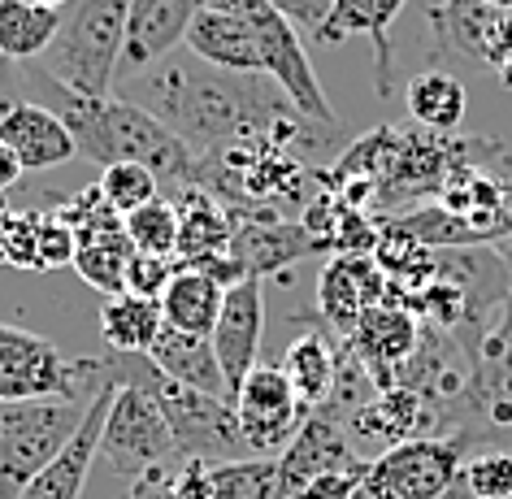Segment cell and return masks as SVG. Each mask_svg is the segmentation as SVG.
Instances as JSON below:
<instances>
[{
    "mask_svg": "<svg viewBox=\"0 0 512 499\" xmlns=\"http://www.w3.org/2000/svg\"><path fill=\"white\" fill-rule=\"evenodd\" d=\"M126 100L144 105L196 152H230L274 144L296 157V148L317 152L322 139L339 135V122H313L265 79V74L217 70L200 57H161L157 66L122 83Z\"/></svg>",
    "mask_w": 512,
    "mask_h": 499,
    "instance_id": "cell-1",
    "label": "cell"
},
{
    "mask_svg": "<svg viewBox=\"0 0 512 499\" xmlns=\"http://www.w3.org/2000/svg\"><path fill=\"white\" fill-rule=\"evenodd\" d=\"M22 83H27V100L53 109L66 122L83 161L100 165V170L135 161V165H148L161 178V187H174V191L196 187L200 152L187 148L144 105H135L126 96H79L70 87H61L57 79H48L40 66H22Z\"/></svg>",
    "mask_w": 512,
    "mask_h": 499,
    "instance_id": "cell-2",
    "label": "cell"
},
{
    "mask_svg": "<svg viewBox=\"0 0 512 499\" xmlns=\"http://www.w3.org/2000/svg\"><path fill=\"white\" fill-rule=\"evenodd\" d=\"M126 14H131V0H70L61 9L53 48L35 66L79 96H113L126 44Z\"/></svg>",
    "mask_w": 512,
    "mask_h": 499,
    "instance_id": "cell-3",
    "label": "cell"
},
{
    "mask_svg": "<svg viewBox=\"0 0 512 499\" xmlns=\"http://www.w3.org/2000/svg\"><path fill=\"white\" fill-rule=\"evenodd\" d=\"M109 382L105 356H61L57 343L0 322V400H74L92 404Z\"/></svg>",
    "mask_w": 512,
    "mask_h": 499,
    "instance_id": "cell-4",
    "label": "cell"
},
{
    "mask_svg": "<svg viewBox=\"0 0 512 499\" xmlns=\"http://www.w3.org/2000/svg\"><path fill=\"white\" fill-rule=\"evenodd\" d=\"M83 413L87 404L74 400H0V499H22L79 430Z\"/></svg>",
    "mask_w": 512,
    "mask_h": 499,
    "instance_id": "cell-5",
    "label": "cell"
},
{
    "mask_svg": "<svg viewBox=\"0 0 512 499\" xmlns=\"http://www.w3.org/2000/svg\"><path fill=\"white\" fill-rule=\"evenodd\" d=\"M209 5L235 9V14L248 22L252 40H256V57H261V74L304 113V118L326 122V126L339 122L326 92H322V83H317V74H313V61L300 44L296 22L283 18L274 5H265V0H209Z\"/></svg>",
    "mask_w": 512,
    "mask_h": 499,
    "instance_id": "cell-6",
    "label": "cell"
},
{
    "mask_svg": "<svg viewBox=\"0 0 512 499\" xmlns=\"http://www.w3.org/2000/svg\"><path fill=\"white\" fill-rule=\"evenodd\" d=\"M473 447L456 434H421L369 456L352 499H443Z\"/></svg>",
    "mask_w": 512,
    "mask_h": 499,
    "instance_id": "cell-7",
    "label": "cell"
},
{
    "mask_svg": "<svg viewBox=\"0 0 512 499\" xmlns=\"http://www.w3.org/2000/svg\"><path fill=\"white\" fill-rule=\"evenodd\" d=\"M508 426H512V296L504 300V309L495 313L491 330L478 343L469 391L452 408L447 434H456L473 452H482L491 443V434Z\"/></svg>",
    "mask_w": 512,
    "mask_h": 499,
    "instance_id": "cell-8",
    "label": "cell"
},
{
    "mask_svg": "<svg viewBox=\"0 0 512 499\" xmlns=\"http://www.w3.org/2000/svg\"><path fill=\"white\" fill-rule=\"evenodd\" d=\"M100 456L118 478L131 482L152 469H165L170 460H183L161 404L135 382H118V395H113L105 421V439H100Z\"/></svg>",
    "mask_w": 512,
    "mask_h": 499,
    "instance_id": "cell-9",
    "label": "cell"
},
{
    "mask_svg": "<svg viewBox=\"0 0 512 499\" xmlns=\"http://www.w3.org/2000/svg\"><path fill=\"white\" fill-rule=\"evenodd\" d=\"M235 413H239V434L248 460H278L287 443L300 434L313 408L300 400L283 365H256L235 391Z\"/></svg>",
    "mask_w": 512,
    "mask_h": 499,
    "instance_id": "cell-10",
    "label": "cell"
},
{
    "mask_svg": "<svg viewBox=\"0 0 512 499\" xmlns=\"http://www.w3.org/2000/svg\"><path fill=\"white\" fill-rule=\"evenodd\" d=\"M365 460L369 456H361L352 447L348 426H339L335 417L313 408L309 421L300 426V434L287 443V452L274 460V499L300 495L304 486H313L317 478H330V473L361 469Z\"/></svg>",
    "mask_w": 512,
    "mask_h": 499,
    "instance_id": "cell-11",
    "label": "cell"
},
{
    "mask_svg": "<svg viewBox=\"0 0 512 499\" xmlns=\"http://www.w3.org/2000/svg\"><path fill=\"white\" fill-rule=\"evenodd\" d=\"M261 335H265V283L261 278H243V283L226 287L222 317L213 326V352L226 374L230 400H235L239 382L261 365Z\"/></svg>",
    "mask_w": 512,
    "mask_h": 499,
    "instance_id": "cell-12",
    "label": "cell"
},
{
    "mask_svg": "<svg viewBox=\"0 0 512 499\" xmlns=\"http://www.w3.org/2000/svg\"><path fill=\"white\" fill-rule=\"evenodd\" d=\"M209 0H131L126 14V44L118 61V83L144 74L157 66L161 57H170L178 44L187 40V27Z\"/></svg>",
    "mask_w": 512,
    "mask_h": 499,
    "instance_id": "cell-13",
    "label": "cell"
},
{
    "mask_svg": "<svg viewBox=\"0 0 512 499\" xmlns=\"http://www.w3.org/2000/svg\"><path fill=\"white\" fill-rule=\"evenodd\" d=\"M343 343L361 356V365L374 374L378 391H391L400 365L417 352V343H421V317L408 309V304L382 300V304H374V309L361 313V322L348 330Z\"/></svg>",
    "mask_w": 512,
    "mask_h": 499,
    "instance_id": "cell-14",
    "label": "cell"
},
{
    "mask_svg": "<svg viewBox=\"0 0 512 499\" xmlns=\"http://www.w3.org/2000/svg\"><path fill=\"white\" fill-rule=\"evenodd\" d=\"M109 369V365H105ZM118 395V378L109 374V382L96 391V400L87 404V413L79 421V430L66 439V447L48 460V469L35 478L22 499H79L87 486V473H92L96 456H100V439H105V421H109V404Z\"/></svg>",
    "mask_w": 512,
    "mask_h": 499,
    "instance_id": "cell-15",
    "label": "cell"
},
{
    "mask_svg": "<svg viewBox=\"0 0 512 499\" xmlns=\"http://www.w3.org/2000/svg\"><path fill=\"white\" fill-rule=\"evenodd\" d=\"M387 300V274L374 257H335L317 278V317L348 339V330L361 322L365 309Z\"/></svg>",
    "mask_w": 512,
    "mask_h": 499,
    "instance_id": "cell-16",
    "label": "cell"
},
{
    "mask_svg": "<svg viewBox=\"0 0 512 499\" xmlns=\"http://www.w3.org/2000/svg\"><path fill=\"white\" fill-rule=\"evenodd\" d=\"M0 144L14 152L22 174L27 170H57V165L79 157L66 122H61L53 109L35 105V100H18V105L0 118Z\"/></svg>",
    "mask_w": 512,
    "mask_h": 499,
    "instance_id": "cell-17",
    "label": "cell"
},
{
    "mask_svg": "<svg viewBox=\"0 0 512 499\" xmlns=\"http://www.w3.org/2000/svg\"><path fill=\"white\" fill-rule=\"evenodd\" d=\"M322 252V239L313 235L309 226H296L287 217H252V222H235V235H230V257L243 265V274L265 278L274 274L278 265H291L300 257H313Z\"/></svg>",
    "mask_w": 512,
    "mask_h": 499,
    "instance_id": "cell-18",
    "label": "cell"
},
{
    "mask_svg": "<svg viewBox=\"0 0 512 499\" xmlns=\"http://www.w3.org/2000/svg\"><path fill=\"white\" fill-rule=\"evenodd\" d=\"M183 48L191 57L209 61L217 70H235V74H261V57H256L252 27L243 22L235 9L222 5H204L196 22L187 27Z\"/></svg>",
    "mask_w": 512,
    "mask_h": 499,
    "instance_id": "cell-19",
    "label": "cell"
},
{
    "mask_svg": "<svg viewBox=\"0 0 512 499\" xmlns=\"http://www.w3.org/2000/svg\"><path fill=\"white\" fill-rule=\"evenodd\" d=\"M408 0H330V14L317 27L322 44H343L348 35H369L378 61V96H391V22Z\"/></svg>",
    "mask_w": 512,
    "mask_h": 499,
    "instance_id": "cell-20",
    "label": "cell"
},
{
    "mask_svg": "<svg viewBox=\"0 0 512 499\" xmlns=\"http://www.w3.org/2000/svg\"><path fill=\"white\" fill-rule=\"evenodd\" d=\"M348 434H352V447L356 443H382V452L404 439H421V434H434V417L430 408L421 404L417 391L408 387H391V391H378L361 413L348 421Z\"/></svg>",
    "mask_w": 512,
    "mask_h": 499,
    "instance_id": "cell-21",
    "label": "cell"
},
{
    "mask_svg": "<svg viewBox=\"0 0 512 499\" xmlns=\"http://www.w3.org/2000/svg\"><path fill=\"white\" fill-rule=\"evenodd\" d=\"M504 18L508 14L491 9L486 0H443V5L430 9V31H434L439 53H456V57H469L486 66Z\"/></svg>",
    "mask_w": 512,
    "mask_h": 499,
    "instance_id": "cell-22",
    "label": "cell"
},
{
    "mask_svg": "<svg viewBox=\"0 0 512 499\" xmlns=\"http://www.w3.org/2000/svg\"><path fill=\"white\" fill-rule=\"evenodd\" d=\"M148 361L161 369L165 378L183 382V387H196L204 395H222L230 400V387H226V374L217 365V352H213V339L204 335H183V330L165 326L157 343L148 348ZM235 404V400H230Z\"/></svg>",
    "mask_w": 512,
    "mask_h": 499,
    "instance_id": "cell-23",
    "label": "cell"
},
{
    "mask_svg": "<svg viewBox=\"0 0 512 499\" xmlns=\"http://www.w3.org/2000/svg\"><path fill=\"white\" fill-rule=\"evenodd\" d=\"M222 304H226V287L213 274L196 270V265H178V274L170 278V287L161 296V317L165 326L183 330V335L209 339L217 317H222Z\"/></svg>",
    "mask_w": 512,
    "mask_h": 499,
    "instance_id": "cell-24",
    "label": "cell"
},
{
    "mask_svg": "<svg viewBox=\"0 0 512 499\" xmlns=\"http://www.w3.org/2000/svg\"><path fill=\"white\" fill-rule=\"evenodd\" d=\"M339 335L326 322L304 330L287 343L283 352V374L291 378V387L309 408H322L330 387H335V369H339Z\"/></svg>",
    "mask_w": 512,
    "mask_h": 499,
    "instance_id": "cell-25",
    "label": "cell"
},
{
    "mask_svg": "<svg viewBox=\"0 0 512 499\" xmlns=\"http://www.w3.org/2000/svg\"><path fill=\"white\" fill-rule=\"evenodd\" d=\"M61 31V9L35 0H0V53L18 66H35Z\"/></svg>",
    "mask_w": 512,
    "mask_h": 499,
    "instance_id": "cell-26",
    "label": "cell"
},
{
    "mask_svg": "<svg viewBox=\"0 0 512 499\" xmlns=\"http://www.w3.org/2000/svg\"><path fill=\"white\" fill-rule=\"evenodd\" d=\"M178 217H183V230H178V261L183 265L230 252L235 222H230V213L217 200L204 196V191H178Z\"/></svg>",
    "mask_w": 512,
    "mask_h": 499,
    "instance_id": "cell-27",
    "label": "cell"
},
{
    "mask_svg": "<svg viewBox=\"0 0 512 499\" xmlns=\"http://www.w3.org/2000/svg\"><path fill=\"white\" fill-rule=\"evenodd\" d=\"M408 113H413L417 126L426 131H439V135H456V126L465 122V109H469V96H465V83L447 70H421L413 74L408 83Z\"/></svg>",
    "mask_w": 512,
    "mask_h": 499,
    "instance_id": "cell-28",
    "label": "cell"
},
{
    "mask_svg": "<svg viewBox=\"0 0 512 499\" xmlns=\"http://www.w3.org/2000/svg\"><path fill=\"white\" fill-rule=\"evenodd\" d=\"M161 330H165L161 300L122 291V296H109L105 309H100V335H105L113 352H148Z\"/></svg>",
    "mask_w": 512,
    "mask_h": 499,
    "instance_id": "cell-29",
    "label": "cell"
},
{
    "mask_svg": "<svg viewBox=\"0 0 512 499\" xmlns=\"http://www.w3.org/2000/svg\"><path fill=\"white\" fill-rule=\"evenodd\" d=\"M131 257H135V243H131L126 230H118V235L79 243V252H74V270H79L83 283H92L100 296H122Z\"/></svg>",
    "mask_w": 512,
    "mask_h": 499,
    "instance_id": "cell-30",
    "label": "cell"
},
{
    "mask_svg": "<svg viewBox=\"0 0 512 499\" xmlns=\"http://www.w3.org/2000/svg\"><path fill=\"white\" fill-rule=\"evenodd\" d=\"M178 230H183V217H178L174 200H148L144 209L126 213V235H131L135 252H152V257H178Z\"/></svg>",
    "mask_w": 512,
    "mask_h": 499,
    "instance_id": "cell-31",
    "label": "cell"
},
{
    "mask_svg": "<svg viewBox=\"0 0 512 499\" xmlns=\"http://www.w3.org/2000/svg\"><path fill=\"white\" fill-rule=\"evenodd\" d=\"M465 499H512V452L504 447H482L469 452L460 465Z\"/></svg>",
    "mask_w": 512,
    "mask_h": 499,
    "instance_id": "cell-32",
    "label": "cell"
},
{
    "mask_svg": "<svg viewBox=\"0 0 512 499\" xmlns=\"http://www.w3.org/2000/svg\"><path fill=\"white\" fill-rule=\"evenodd\" d=\"M100 191H105V200L118 209L122 217L144 209L148 200L161 196V178L148 170V165H135V161H122V165H109V170H100Z\"/></svg>",
    "mask_w": 512,
    "mask_h": 499,
    "instance_id": "cell-33",
    "label": "cell"
},
{
    "mask_svg": "<svg viewBox=\"0 0 512 499\" xmlns=\"http://www.w3.org/2000/svg\"><path fill=\"white\" fill-rule=\"evenodd\" d=\"M5 265H14V270H40V213H9Z\"/></svg>",
    "mask_w": 512,
    "mask_h": 499,
    "instance_id": "cell-34",
    "label": "cell"
},
{
    "mask_svg": "<svg viewBox=\"0 0 512 499\" xmlns=\"http://www.w3.org/2000/svg\"><path fill=\"white\" fill-rule=\"evenodd\" d=\"M178 274V257H152V252H135L126 265V291L144 300H161L170 278Z\"/></svg>",
    "mask_w": 512,
    "mask_h": 499,
    "instance_id": "cell-35",
    "label": "cell"
},
{
    "mask_svg": "<svg viewBox=\"0 0 512 499\" xmlns=\"http://www.w3.org/2000/svg\"><path fill=\"white\" fill-rule=\"evenodd\" d=\"M74 252H79V235H74V226L61 217V209L40 213V270L74 265Z\"/></svg>",
    "mask_w": 512,
    "mask_h": 499,
    "instance_id": "cell-36",
    "label": "cell"
},
{
    "mask_svg": "<svg viewBox=\"0 0 512 499\" xmlns=\"http://www.w3.org/2000/svg\"><path fill=\"white\" fill-rule=\"evenodd\" d=\"M265 5H274L283 18H291L296 27H309L313 35L330 14V0H265Z\"/></svg>",
    "mask_w": 512,
    "mask_h": 499,
    "instance_id": "cell-37",
    "label": "cell"
},
{
    "mask_svg": "<svg viewBox=\"0 0 512 499\" xmlns=\"http://www.w3.org/2000/svg\"><path fill=\"white\" fill-rule=\"evenodd\" d=\"M18 100H27V83H22V66H18V61H9L5 53H0V118H5V113L14 109Z\"/></svg>",
    "mask_w": 512,
    "mask_h": 499,
    "instance_id": "cell-38",
    "label": "cell"
},
{
    "mask_svg": "<svg viewBox=\"0 0 512 499\" xmlns=\"http://www.w3.org/2000/svg\"><path fill=\"white\" fill-rule=\"evenodd\" d=\"M22 178V165L14 161V152H9L5 144H0V191H9Z\"/></svg>",
    "mask_w": 512,
    "mask_h": 499,
    "instance_id": "cell-39",
    "label": "cell"
},
{
    "mask_svg": "<svg viewBox=\"0 0 512 499\" xmlns=\"http://www.w3.org/2000/svg\"><path fill=\"white\" fill-rule=\"evenodd\" d=\"M495 252H499V261H504V270H508V278H512V235H508V239H499V243H495Z\"/></svg>",
    "mask_w": 512,
    "mask_h": 499,
    "instance_id": "cell-40",
    "label": "cell"
},
{
    "mask_svg": "<svg viewBox=\"0 0 512 499\" xmlns=\"http://www.w3.org/2000/svg\"><path fill=\"white\" fill-rule=\"evenodd\" d=\"M9 204H5V196H0V265H5V222H9Z\"/></svg>",
    "mask_w": 512,
    "mask_h": 499,
    "instance_id": "cell-41",
    "label": "cell"
},
{
    "mask_svg": "<svg viewBox=\"0 0 512 499\" xmlns=\"http://www.w3.org/2000/svg\"><path fill=\"white\" fill-rule=\"evenodd\" d=\"M486 447H504V452H512V426L499 430V434H491V443H486Z\"/></svg>",
    "mask_w": 512,
    "mask_h": 499,
    "instance_id": "cell-42",
    "label": "cell"
},
{
    "mask_svg": "<svg viewBox=\"0 0 512 499\" xmlns=\"http://www.w3.org/2000/svg\"><path fill=\"white\" fill-rule=\"evenodd\" d=\"M491 9H499V14H512V0H486Z\"/></svg>",
    "mask_w": 512,
    "mask_h": 499,
    "instance_id": "cell-43",
    "label": "cell"
},
{
    "mask_svg": "<svg viewBox=\"0 0 512 499\" xmlns=\"http://www.w3.org/2000/svg\"><path fill=\"white\" fill-rule=\"evenodd\" d=\"M35 5H48V9H66L70 0H35Z\"/></svg>",
    "mask_w": 512,
    "mask_h": 499,
    "instance_id": "cell-44",
    "label": "cell"
}]
</instances>
